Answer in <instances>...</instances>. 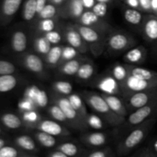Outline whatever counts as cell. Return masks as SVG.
<instances>
[{"label": "cell", "mask_w": 157, "mask_h": 157, "mask_svg": "<svg viewBox=\"0 0 157 157\" xmlns=\"http://www.w3.org/2000/svg\"><path fill=\"white\" fill-rule=\"evenodd\" d=\"M156 122L157 117H153L131 129L118 140L115 150L117 156L124 157L133 153L147 139Z\"/></svg>", "instance_id": "1"}, {"label": "cell", "mask_w": 157, "mask_h": 157, "mask_svg": "<svg viewBox=\"0 0 157 157\" xmlns=\"http://www.w3.org/2000/svg\"><path fill=\"white\" fill-rule=\"evenodd\" d=\"M80 94L84 100L86 104L92 109L95 113L101 117L110 127H117L125 121V118L117 115L110 109L101 94L84 90L81 91Z\"/></svg>", "instance_id": "2"}, {"label": "cell", "mask_w": 157, "mask_h": 157, "mask_svg": "<svg viewBox=\"0 0 157 157\" xmlns=\"http://www.w3.org/2000/svg\"><path fill=\"white\" fill-rule=\"evenodd\" d=\"M153 117H157V99L129 113L122 124L113 127V136L119 140L133 127Z\"/></svg>", "instance_id": "3"}, {"label": "cell", "mask_w": 157, "mask_h": 157, "mask_svg": "<svg viewBox=\"0 0 157 157\" xmlns=\"http://www.w3.org/2000/svg\"><path fill=\"white\" fill-rule=\"evenodd\" d=\"M32 41V29L27 23L14 26L9 35L6 49L13 58L29 50Z\"/></svg>", "instance_id": "4"}, {"label": "cell", "mask_w": 157, "mask_h": 157, "mask_svg": "<svg viewBox=\"0 0 157 157\" xmlns=\"http://www.w3.org/2000/svg\"><path fill=\"white\" fill-rule=\"evenodd\" d=\"M138 44V41L129 32L113 29L107 37L105 52L110 56L120 55Z\"/></svg>", "instance_id": "5"}, {"label": "cell", "mask_w": 157, "mask_h": 157, "mask_svg": "<svg viewBox=\"0 0 157 157\" xmlns=\"http://www.w3.org/2000/svg\"><path fill=\"white\" fill-rule=\"evenodd\" d=\"M13 58L17 64L24 67L35 76H38L41 79H47L48 77H49L48 72V68L46 66L43 58L33 51L29 50L24 54Z\"/></svg>", "instance_id": "6"}, {"label": "cell", "mask_w": 157, "mask_h": 157, "mask_svg": "<svg viewBox=\"0 0 157 157\" xmlns=\"http://www.w3.org/2000/svg\"><path fill=\"white\" fill-rule=\"evenodd\" d=\"M50 103H55L62 109L71 128L81 132H84L88 129L84 118L75 110L67 97L61 96L52 92L50 94Z\"/></svg>", "instance_id": "7"}, {"label": "cell", "mask_w": 157, "mask_h": 157, "mask_svg": "<svg viewBox=\"0 0 157 157\" xmlns=\"http://www.w3.org/2000/svg\"><path fill=\"white\" fill-rule=\"evenodd\" d=\"M75 24L78 30L84 38V41L88 45L90 52L93 55V56L98 58L102 55L106 50L107 36L101 35L97 31L87 26L75 22Z\"/></svg>", "instance_id": "8"}, {"label": "cell", "mask_w": 157, "mask_h": 157, "mask_svg": "<svg viewBox=\"0 0 157 157\" xmlns=\"http://www.w3.org/2000/svg\"><path fill=\"white\" fill-rule=\"evenodd\" d=\"M75 22L90 28L105 36H107L114 29L110 23L105 21L104 18L97 15L90 9H85L80 18Z\"/></svg>", "instance_id": "9"}, {"label": "cell", "mask_w": 157, "mask_h": 157, "mask_svg": "<svg viewBox=\"0 0 157 157\" xmlns=\"http://www.w3.org/2000/svg\"><path fill=\"white\" fill-rule=\"evenodd\" d=\"M129 113L157 99V87L122 96Z\"/></svg>", "instance_id": "10"}, {"label": "cell", "mask_w": 157, "mask_h": 157, "mask_svg": "<svg viewBox=\"0 0 157 157\" xmlns=\"http://www.w3.org/2000/svg\"><path fill=\"white\" fill-rule=\"evenodd\" d=\"M62 32L64 41L67 42V44L76 48L81 54L90 52L88 45L76 28L75 22L63 23Z\"/></svg>", "instance_id": "11"}, {"label": "cell", "mask_w": 157, "mask_h": 157, "mask_svg": "<svg viewBox=\"0 0 157 157\" xmlns=\"http://www.w3.org/2000/svg\"><path fill=\"white\" fill-rule=\"evenodd\" d=\"M90 85L102 91L104 94L122 96L121 84L109 71L95 76L90 81Z\"/></svg>", "instance_id": "12"}, {"label": "cell", "mask_w": 157, "mask_h": 157, "mask_svg": "<svg viewBox=\"0 0 157 157\" xmlns=\"http://www.w3.org/2000/svg\"><path fill=\"white\" fill-rule=\"evenodd\" d=\"M32 130H41L58 137L66 138L71 135V132L69 130V127L63 125L52 118H45L43 117L34 126Z\"/></svg>", "instance_id": "13"}, {"label": "cell", "mask_w": 157, "mask_h": 157, "mask_svg": "<svg viewBox=\"0 0 157 157\" xmlns=\"http://www.w3.org/2000/svg\"><path fill=\"white\" fill-rule=\"evenodd\" d=\"M121 87L122 96H124V95L157 87V81L144 80L129 75L127 80L121 84Z\"/></svg>", "instance_id": "14"}, {"label": "cell", "mask_w": 157, "mask_h": 157, "mask_svg": "<svg viewBox=\"0 0 157 157\" xmlns=\"http://www.w3.org/2000/svg\"><path fill=\"white\" fill-rule=\"evenodd\" d=\"M24 0H1L0 1V26H7L13 20L21 9Z\"/></svg>", "instance_id": "15"}, {"label": "cell", "mask_w": 157, "mask_h": 157, "mask_svg": "<svg viewBox=\"0 0 157 157\" xmlns=\"http://www.w3.org/2000/svg\"><path fill=\"white\" fill-rule=\"evenodd\" d=\"M81 0H67L59 8V18L61 19H71L76 21L85 11Z\"/></svg>", "instance_id": "16"}, {"label": "cell", "mask_w": 157, "mask_h": 157, "mask_svg": "<svg viewBox=\"0 0 157 157\" xmlns=\"http://www.w3.org/2000/svg\"><path fill=\"white\" fill-rule=\"evenodd\" d=\"M0 125L6 131H18L26 128L20 113L9 110L0 112Z\"/></svg>", "instance_id": "17"}, {"label": "cell", "mask_w": 157, "mask_h": 157, "mask_svg": "<svg viewBox=\"0 0 157 157\" xmlns=\"http://www.w3.org/2000/svg\"><path fill=\"white\" fill-rule=\"evenodd\" d=\"M140 32L143 38L150 44L157 43V15H144V21L140 26Z\"/></svg>", "instance_id": "18"}, {"label": "cell", "mask_w": 157, "mask_h": 157, "mask_svg": "<svg viewBox=\"0 0 157 157\" xmlns=\"http://www.w3.org/2000/svg\"><path fill=\"white\" fill-rule=\"evenodd\" d=\"M80 141L90 148H98L106 146L109 141V136L105 132L96 130L93 132H82Z\"/></svg>", "instance_id": "19"}, {"label": "cell", "mask_w": 157, "mask_h": 157, "mask_svg": "<svg viewBox=\"0 0 157 157\" xmlns=\"http://www.w3.org/2000/svg\"><path fill=\"white\" fill-rule=\"evenodd\" d=\"M12 143L19 147L21 150L28 152L29 153L38 156L40 153V146L35 140L32 134L21 133L18 134L12 138Z\"/></svg>", "instance_id": "20"}, {"label": "cell", "mask_w": 157, "mask_h": 157, "mask_svg": "<svg viewBox=\"0 0 157 157\" xmlns=\"http://www.w3.org/2000/svg\"><path fill=\"white\" fill-rule=\"evenodd\" d=\"M23 83L19 74L0 75V98L16 90Z\"/></svg>", "instance_id": "21"}, {"label": "cell", "mask_w": 157, "mask_h": 157, "mask_svg": "<svg viewBox=\"0 0 157 157\" xmlns=\"http://www.w3.org/2000/svg\"><path fill=\"white\" fill-rule=\"evenodd\" d=\"M147 49L144 45H136L125 52L123 57L124 63L133 65H140L147 60Z\"/></svg>", "instance_id": "22"}, {"label": "cell", "mask_w": 157, "mask_h": 157, "mask_svg": "<svg viewBox=\"0 0 157 157\" xmlns=\"http://www.w3.org/2000/svg\"><path fill=\"white\" fill-rule=\"evenodd\" d=\"M31 47L32 51L38 54L41 57L44 58L48 52L50 51L52 44L48 40L44 34L38 33L32 30V41H31Z\"/></svg>", "instance_id": "23"}, {"label": "cell", "mask_w": 157, "mask_h": 157, "mask_svg": "<svg viewBox=\"0 0 157 157\" xmlns=\"http://www.w3.org/2000/svg\"><path fill=\"white\" fill-rule=\"evenodd\" d=\"M101 95L105 99L106 102L109 105L112 110L119 116L125 118L129 115L128 110L125 105L122 97L117 94H109L102 93Z\"/></svg>", "instance_id": "24"}, {"label": "cell", "mask_w": 157, "mask_h": 157, "mask_svg": "<svg viewBox=\"0 0 157 157\" xmlns=\"http://www.w3.org/2000/svg\"><path fill=\"white\" fill-rule=\"evenodd\" d=\"M31 134L41 147L45 149L55 148L59 143V140L63 137H58L52 134L38 130H30Z\"/></svg>", "instance_id": "25"}, {"label": "cell", "mask_w": 157, "mask_h": 157, "mask_svg": "<svg viewBox=\"0 0 157 157\" xmlns=\"http://www.w3.org/2000/svg\"><path fill=\"white\" fill-rule=\"evenodd\" d=\"M87 58H84L82 55H81L75 59L69 60V61L61 63L60 65L57 67V72L58 75H62V76L75 77L79 67H81V64Z\"/></svg>", "instance_id": "26"}, {"label": "cell", "mask_w": 157, "mask_h": 157, "mask_svg": "<svg viewBox=\"0 0 157 157\" xmlns=\"http://www.w3.org/2000/svg\"><path fill=\"white\" fill-rule=\"evenodd\" d=\"M60 18H44V19L38 20L29 26L33 32L45 34L59 27L62 22Z\"/></svg>", "instance_id": "27"}, {"label": "cell", "mask_w": 157, "mask_h": 157, "mask_svg": "<svg viewBox=\"0 0 157 157\" xmlns=\"http://www.w3.org/2000/svg\"><path fill=\"white\" fill-rule=\"evenodd\" d=\"M95 73H96V65L91 60L87 58L81 64L75 78L78 82H88L94 78Z\"/></svg>", "instance_id": "28"}, {"label": "cell", "mask_w": 157, "mask_h": 157, "mask_svg": "<svg viewBox=\"0 0 157 157\" xmlns=\"http://www.w3.org/2000/svg\"><path fill=\"white\" fill-rule=\"evenodd\" d=\"M64 45L55 44L52 45L50 51L43 58L44 63L48 69H57L61 61V55Z\"/></svg>", "instance_id": "29"}, {"label": "cell", "mask_w": 157, "mask_h": 157, "mask_svg": "<svg viewBox=\"0 0 157 157\" xmlns=\"http://www.w3.org/2000/svg\"><path fill=\"white\" fill-rule=\"evenodd\" d=\"M37 16V0H24L21 6V18L31 25Z\"/></svg>", "instance_id": "30"}, {"label": "cell", "mask_w": 157, "mask_h": 157, "mask_svg": "<svg viewBox=\"0 0 157 157\" xmlns=\"http://www.w3.org/2000/svg\"><path fill=\"white\" fill-rule=\"evenodd\" d=\"M123 15L124 19L128 24L133 26H136L140 29L144 18V15L142 13V11L127 6L123 10Z\"/></svg>", "instance_id": "31"}, {"label": "cell", "mask_w": 157, "mask_h": 157, "mask_svg": "<svg viewBox=\"0 0 157 157\" xmlns=\"http://www.w3.org/2000/svg\"><path fill=\"white\" fill-rule=\"evenodd\" d=\"M55 148L62 151L64 154L68 157L74 156H82L85 153L86 150L81 148L79 145L74 142L63 140Z\"/></svg>", "instance_id": "32"}, {"label": "cell", "mask_w": 157, "mask_h": 157, "mask_svg": "<svg viewBox=\"0 0 157 157\" xmlns=\"http://www.w3.org/2000/svg\"><path fill=\"white\" fill-rule=\"evenodd\" d=\"M36 156L21 150L12 143L0 149V157H35Z\"/></svg>", "instance_id": "33"}, {"label": "cell", "mask_w": 157, "mask_h": 157, "mask_svg": "<svg viewBox=\"0 0 157 157\" xmlns=\"http://www.w3.org/2000/svg\"><path fill=\"white\" fill-rule=\"evenodd\" d=\"M129 74L132 76L150 81H157V72L150 69L144 68L138 65L128 64Z\"/></svg>", "instance_id": "34"}, {"label": "cell", "mask_w": 157, "mask_h": 157, "mask_svg": "<svg viewBox=\"0 0 157 157\" xmlns=\"http://www.w3.org/2000/svg\"><path fill=\"white\" fill-rule=\"evenodd\" d=\"M109 72L119 82L121 85L127 80V78L130 75L128 64H126V63L125 64H122L120 62L115 63L110 67Z\"/></svg>", "instance_id": "35"}, {"label": "cell", "mask_w": 157, "mask_h": 157, "mask_svg": "<svg viewBox=\"0 0 157 157\" xmlns=\"http://www.w3.org/2000/svg\"><path fill=\"white\" fill-rule=\"evenodd\" d=\"M46 108H47L48 113L51 118L61 123V124L66 126L67 127H71L67 117L65 116L62 109L58 104H55V103H50V104Z\"/></svg>", "instance_id": "36"}, {"label": "cell", "mask_w": 157, "mask_h": 157, "mask_svg": "<svg viewBox=\"0 0 157 157\" xmlns=\"http://www.w3.org/2000/svg\"><path fill=\"white\" fill-rule=\"evenodd\" d=\"M21 118L25 123L26 129L32 130L34 126L41 120L42 117L41 116L37 109H31L29 110H22L19 112Z\"/></svg>", "instance_id": "37"}, {"label": "cell", "mask_w": 157, "mask_h": 157, "mask_svg": "<svg viewBox=\"0 0 157 157\" xmlns=\"http://www.w3.org/2000/svg\"><path fill=\"white\" fill-rule=\"evenodd\" d=\"M67 98L70 101L71 104L73 106L74 108L75 109L77 112L83 118L86 117L87 114H88V112H87V107H86V103L84 101V100L83 99V98L81 97V95L80 94L77 93H71L69 96H67Z\"/></svg>", "instance_id": "38"}, {"label": "cell", "mask_w": 157, "mask_h": 157, "mask_svg": "<svg viewBox=\"0 0 157 157\" xmlns=\"http://www.w3.org/2000/svg\"><path fill=\"white\" fill-rule=\"evenodd\" d=\"M84 122L87 128L93 129L94 130H104L107 127H110L101 117L97 113H89L84 118Z\"/></svg>", "instance_id": "39"}, {"label": "cell", "mask_w": 157, "mask_h": 157, "mask_svg": "<svg viewBox=\"0 0 157 157\" xmlns=\"http://www.w3.org/2000/svg\"><path fill=\"white\" fill-rule=\"evenodd\" d=\"M133 156L137 157H157V137L153 138L145 147H141L135 153Z\"/></svg>", "instance_id": "40"}, {"label": "cell", "mask_w": 157, "mask_h": 157, "mask_svg": "<svg viewBox=\"0 0 157 157\" xmlns=\"http://www.w3.org/2000/svg\"><path fill=\"white\" fill-rule=\"evenodd\" d=\"M116 151L108 146H104L98 148H92L86 150L83 157H115Z\"/></svg>", "instance_id": "41"}, {"label": "cell", "mask_w": 157, "mask_h": 157, "mask_svg": "<svg viewBox=\"0 0 157 157\" xmlns=\"http://www.w3.org/2000/svg\"><path fill=\"white\" fill-rule=\"evenodd\" d=\"M52 90L57 94L67 97L73 93V86L69 81L58 80L52 82Z\"/></svg>", "instance_id": "42"}, {"label": "cell", "mask_w": 157, "mask_h": 157, "mask_svg": "<svg viewBox=\"0 0 157 157\" xmlns=\"http://www.w3.org/2000/svg\"><path fill=\"white\" fill-rule=\"evenodd\" d=\"M59 18V8L52 3L48 2L44 8L41 9L40 12H38L35 18V21L32 23L35 22L36 21L44 18ZM31 24V25H32Z\"/></svg>", "instance_id": "43"}, {"label": "cell", "mask_w": 157, "mask_h": 157, "mask_svg": "<svg viewBox=\"0 0 157 157\" xmlns=\"http://www.w3.org/2000/svg\"><path fill=\"white\" fill-rule=\"evenodd\" d=\"M18 74L17 64L11 60L0 57V75Z\"/></svg>", "instance_id": "44"}, {"label": "cell", "mask_w": 157, "mask_h": 157, "mask_svg": "<svg viewBox=\"0 0 157 157\" xmlns=\"http://www.w3.org/2000/svg\"><path fill=\"white\" fill-rule=\"evenodd\" d=\"M62 24L63 22H61V25L58 28H57L56 29L44 34L46 38H48V40L50 41L52 45L59 44L60 43L64 41V36H63L62 32Z\"/></svg>", "instance_id": "45"}, {"label": "cell", "mask_w": 157, "mask_h": 157, "mask_svg": "<svg viewBox=\"0 0 157 157\" xmlns=\"http://www.w3.org/2000/svg\"><path fill=\"white\" fill-rule=\"evenodd\" d=\"M82 54L80 53L76 48H75L72 46L69 45H64L62 50V55H61V63L64 62V61H69V60L75 59L78 57L81 56Z\"/></svg>", "instance_id": "46"}, {"label": "cell", "mask_w": 157, "mask_h": 157, "mask_svg": "<svg viewBox=\"0 0 157 157\" xmlns=\"http://www.w3.org/2000/svg\"><path fill=\"white\" fill-rule=\"evenodd\" d=\"M90 10L101 18H104L107 15V11H108V3L96 2L94 6L92 7Z\"/></svg>", "instance_id": "47"}, {"label": "cell", "mask_w": 157, "mask_h": 157, "mask_svg": "<svg viewBox=\"0 0 157 157\" xmlns=\"http://www.w3.org/2000/svg\"><path fill=\"white\" fill-rule=\"evenodd\" d=\"M140 1V11L142 12H152L151 6V0H139Z\"/></svg>", "instance_id": "48"}, {"label": "cell", "mask_w": 157, "mask_h": 157, "mask_svg": "<svg viewBox=\"0 0 157 157\" xmlns=\"http://www.w3.org/2000/svg\"><path fill=\"white\" fill-rule=\"evenodd\" d=\"M48 157H68L66 154H64L62 151L58 150L57 148H53L51 151L46 154Z\"/></svg>", "instance_id": "49"}, {"label": "cell", "mask_w": 157, "mask_h": 157, "mask_svg": "<svg viewBox=\"0 0 157 157\" xmlns=\"http://www.w3.org/2000/svg\"><path fill=\"white\" fill-rule=\"evenodd\" d=\"M125 2L127 6H129V7L140 10L139 0H125Z\"/></svg>", "instance_id": "50"}, {"label": "cell", "mask_w": 157, "mask_h": 157, "mask_svg": "<svg viewBox=\"0 0 157 157\" xmlns=\"http://www.w3.org/2000/svg\"><path fill=\"white\" fill-rule=\"evenodd\" d=\"M12 143V139L7 136V135H3L0 136V149L2 147H4L6 144Z\"/></svg>", "instance_id": "51"}, {"label": "cell", "mask_w": 157, "mask_h": 157, "mask_svg": "<svg viewBox=\"0 0 157 157\" xmlns=\"http://www.w3.org/2000/svg\"><path fill=\"white\" fill-rule=\"evenodd\" d=\"M48 2V0H37V15Z\"/></svg>", "instance_id": "52"}, {"label": "cell", "mask_w": 157, "mask_h": 157, "mask_svg": "<svg viewBox=\"0 0 157 157\" xmlns=\"http://www.w3.org/2000/svg\"><path fill=\"white\" fill-rule=\"evenodd\" d=\"M86 9H91L96 3V0H81Z\"/></svg>", "instance_id": "53"}, {"label": "cell", "mask_w": 157, "mask_h": 157, "mask_svg": "<svg viewBox=\"0 0 157 157\" xmlns=\"http://www.w3.org/2000/svg\"><path fill=\"white\" fill-rule=\"evenodd\" d=\"M66 2H67V0H48L49 3H52V4L58 6V8L61 7Z\"/></svg>", "instance_id": "54"}, {"label": "cell", "mask_w": 157, "mask_h": 157, "mask_svg": "<svg viewBox=\"0 0 157 157\" xmlns=\"http://www.w3.org/2000/svg\"><path fill=\"white\" fill-rule=\"evenodd\" d=\"M151 6L153 12L156 13L157 12V0H151Z\"/></svg>", "instance_id": "55"}, {"label": "cell", "mask_w": 157, "mask_h": 157, "mask_svg": "<svg viewBox=\"0 0 157 157\" xmlns=\"http://www.w3.org/2000/svg\"><path fill=\"white\" fill-rule=\"evenodd\" d=\"M6 130H5L1 125H0V136H3V135H6Z\"/></svg>", "instance_id": "56"}, {"label": "cell", "mask_w": 157, "mask_h": 157, "mask_svg": "<svg viewBox=\"0 0 157 157\" xmlns=\"http://www.w3.org/2000/svg\"><path fill=\"white\" fill-rule=\"evenodd\" d=\"M113 0H96V2H106V3H110L112 2Z\"/></svg>", "instance_id": "57"}, {"label": "cell", "mask_w": 157, "mask_h": 157, "mask_svg": "<svg viewBox=\"0 0 157 157\" xmlns=\"http://www.w3.org/2000/svg\"><path fill=\"white\" fill-rule=\"evenodd\" d=\"M154 45H155V49H156V52L157 53V43L156 44H155Z\"/></svg>", "instance_id": "58"}, {"label": "cell", "mask_w": 157, "mask_h": 157, "mask_svg": "<svg viewBox=\"0 0 157 157\" xmlns=\"http://www.w3.org/2000/svg\"><path fill=\"white\" fill-rule=\"evenodd\" d=\"M156 15H157V12H156Z\"/></svg>", "instance_id": "59"}]
</instances>
